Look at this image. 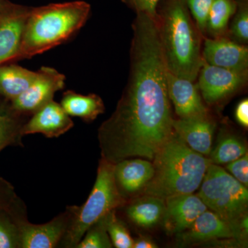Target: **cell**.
I'll return each instance as SVG.
<instances>
[{
    "label": "cell",
    "instance_id": "14",
    "mask_svg": "<svg viewBox=\"0 0 248 248\" xmlns=\"http://www.w3.org/2000/svg\"><path fill=\"white\" fill-rule=\"evenodd\" d=\"M31 117L23 126L24 136L40 133L47 138H59L74 126L71 117L53 100Z\"/></svg>",
    "mask_w": 248,
    "mask_h": 248
},
{
    "label": "cell",
    "instance_id": "18",
    "mask_svg": "<svg viewBox=\"0 0 248 248\" xmlns=\"http://www.w3.org/2000/svg\"><path fill=\"white\" fill-rule=\"evenodd\" d=\"M27 218L22 200L10 208L0 209V248H22L20 222Z\"/></svg>",
    "mask_w": 248,
    "mask_h": 248
},
{
    "label": "cell",
    "instance_id": "3",
    "mask_svg": "<svg viewBox=\"0 0 248 248\" xmlns=\"http://www.w3.org/2000/svg\"><path fill=\"white\" fill-rule=\"evenodd\" d=\"M153 161L154 174L142 190L145 195L164 200L193 193L212 164L211 160L191 149L174 131Z\"/></svg>",
    "mask_w": 248,
    "mask_h": 248
},
{
    "label": "cell",
    "instance_id": "2",
    "mask_svg": "<svg viewBox=\"0 0 248 248\" xmlns=\"http://www.w3.org/2000/svg\"><path fill=\"white\" fill-rule=\"evenodd\" d=\"M160 42L168 71L195 81L203 60L202 36L186 0H165L157 10Z\"/></svg>",
    "mask_w": 248,
    "mask_h": 248
},
{
    "label": "cell",
    "instance_id": "26",
    "mask_svg": "<svg viewBox=\"0 0 248 248\" xmlns=\"http://www.w3.org/2000/svg\"><path fill=\"white\" fill-rule=\"evenodd\" d=\"M234 18L228 28V37L232 40L247 45L248 42V0H237Z\"/></svg>",
    "mask_w": 248,
    "mask_h": 248
},
{
    "label": "cell",
    "instance_id": "32",
    "mask_svg": "<svg viewBox=\"0 0 248 248\" xmlns=\"http://www.w3.org/2000/svg\"><path fill=\"white\" fill-rule=\"evenodd\" d=\"M235 117L238 123L245 128L248 127V100L243 99L238 104L235 110Z\"/></svg>",
    "mask_w": 248,
    "mask_h": 248
},
{
    "label": "cell",
    "instance_id": "12",
    "mask_svg": "<svg viewBox=\"0 0 248 248\" xmlns=\"http://www.w3.org/2000/svg\"><path fill=\"white\" fill-rule=\"evenodd\" d=\"M162 221L170 234H179L190 228L197 218L208 210L198 195L193 193L172 196L165 200Z\"/></svg>",
    "mask_w": 248,
    "mask_h": 248
},
{
    "label": "cell",
    "instance_id": "17",
    "mask_svg": "<svg viewBox=\"0 0 248 248\" xmlns=\"http://www.w3.org/2000/svg\"><path fill=\"white\" fill-rule=\"evenodd\" d=\"M30 11L16 6L0 15V63L17 59Z\"/></svg>",
    "mask_w": 248,
    "mask_h": 248
},
{
    "label": "cell",
    "instance_id": "20",
    "mask_svg": "<svg viewBox=\"0 0 248 248\" xmlns=\"http://www.w3.org/2000/svg\"><path fill=\"white\" fill-rule=\"evenodd\" d=\"M60 105L70 117H79L86 122L96 120L105 110L104 102L97 94L84 95L73 91L63 93Z\"/></svg>",
    "mask_w": 248,
    "mask_h": 248
},
{
    "label": "cell",
    "instance_id": "21",
    "mask_svg": "<svg viewBox=\"0 0 248 248\" xmlns=\"http://www.w3.org/2000/svg\"><path fill=\"white\" fill-rule=\"evenodd\" d=\"M166 210L163 199L145 195L134 200L125 208V215L135 224L143 228H151L162 221Z\"/></svg>",
    "mask_w": 248,
    "mask_h": 248
},
{
    "label": "cell",
    "instance_id": "1",
    "mask_svg": "<svg viewBox=\"0 0 248 248\" xmlns=\"http://www.w3.org/2000/svg\"><path fill=\"white\" fill-rule=\"evenodd\" d=\"M130 71L115 112L98 130L102 159L153 161L173 132L167 68L156 21L142 13L133 24Z\"/></svg>",
    "mask_w": 248,
    "mask_h": 248
},
{
    "label": "cell",
    "instance_id": "31",
    "mask_svg": "<svg viewBox=\"0 0 248 248\" xmlns=\"http://www.w3.org/2000/svg\"><path fill=\"white\" fill-rule=\"evenodd\" d=\"M161 0H125L135 9L137 14L142 13L149 16L156 21L157 10Z\"/></svg>",
    "mask_w": 248,
    "mask_h": 248
},
{
    "label": "cell",
    "instance_id": "33",
    "mask_svg": "<svg viewBox=\"0 0 248 248\" xmlns=\"http://www.w3.org/2000/svg\"><path fill=\"white\" fill-rule=\"evenodd\" d=\"M157 246L153 242V240L146 236H140L134 239L133 248H156Z\"/></svg>",
    "mask_w": 248,
    "mask_h": 248
},
{
    "label": "cell",
    "instance_id": "29",
    "mask_svg": "<svg viewBox=\"0 0 248 248\" xmlns=\"http://www.w3.org/2000/svg\"><path fill=\"white\" fill-rule=\"evenodd\" d=\"M226 169L241 184L248 186V155L246 153L239 159L227 164Z\"/></svg>",
    "mask_w": 248,
    "mask_h": 248
},
{
    "label": "cell",
    "instance_id": "10",
    "mask_svg": "<svg viewBox=\"0 0 248 248\" xmlns=\"http://www.w3.org/2000/svg\"><path fill=\"white\" fill-rule=\"evenodd\" d=\"M76 205L68 206L53 219L43 224H34L27 218L20 222L22 248H59L71 225Z\"/></svg>",
    "mask_w": 248,
    "mask_h": 248
},
{
    "label": "cell",
    "instance_id": "5",
    "mask_svg": "<svg viewBox=\"0 0 248 248\" xmlns=\"http://www.w3.org/2000/svg\"><path fill=\"white\" fill-rule=\"evenodd\" d=\"M125 202L116 186L114 164L101 158L92 190L82 205H76L71 225L59 248H76L90 227Z\"/></svg>",
    "mask_w": 248,
    "mask_h": 248
},
{
    "label": "cell",
    "instance_id": "19",
    "mask_svg": "<svg viewBox=\"0 0 248 248\" xmlns=\"http://www.w3.org/2000/svg\"><path fill=\"white\" fill-rule=\"evenodd\" d=\"M28 117L14 110L11 101H0V153L9 146H24L22 128Z\"/></svg>",
    "mask_w": 248,
    "mask_h": 248
},
{
    "label": "cell",
    "instance_id": "11",
    "mask_svg": "<svg viewBox=\"0 0 248 248\" xmlns=\"http://www.w3.org/2000/svg\"><path fill=\"white\" fill-rule=\"evenodd\" d=\"M203 61L212 66L237 72H248V48L228 37H204Z\"/></svg>",
    "mask_w": 248,
    "mask_h": 248
},
{
    "label": "cell",
    "instance_id": "9",
    "mask_svg": "<svg viewBox=\"0 0 248 248\" xmlns=\"http://www.w3.org/2000/svg\"><path fill=\"white\" fill-rule=\"evenodd\" d=\"M197 78V85L204 101L208 105H213L246 86L248 72L231 71L203 61Z\"/></svg>",
    "mask_w": 248,
    "mask_h": 248
},
{
    "label": "cell",
    "instance_id": "15",
    "mask_svg": "<svg viewBox=\"0 0 248 248\" xmlns=\"http://www.w3.org/2000/svg\"><path fill=\"white\" fill-rule=\"evenodd\" d=\"M167 88L170 101L172 102L179 118L208 113L195 81L167 71Z\"/></svg>",
    "mask_w": 248,
    "mask_h": 248
},
{
    "label": "cell",
    "instance_id": "28",
    "mask_svg": "<svg viewBox=\"0 0 248 248\" xmlns=\"http://www.w3.org/2000/svg\"><path fill=\"white\" fill-rule=\"evenodd\" d=\"M213 2L214 0H186L187 9L192 14L196 25L203 37H205L209 13Z\"/></svg>",
    "mask_w": 248,
    "mask_h": 248
},
{
    "label": "cell",
    "instance_id": "30",
    "mask_svg": "<svg viewBox=\"0 0 248 248\" xmlns=\"http://www.w3.org/2000/svg\"><path fill=\"white\" fill-rule=\"evenodd\" d=\"M19 200L12 184L0 177V209L11 208Z\"/></svg>",
    "mask_w": 248,
    "mask_h": 248
},
{
    "label": "cell",
    "instance_id": "16",
    "mask_svg": "<svg viewBox=\"0 0 248 248\" xmlns=\"http://www.w3.org/2000/svg\"><path fill=\"white\" fill-rule=\"evenodd\" d=\"M153 174V163L143 158H129L114 164L116 186L125 201L143 190Z\"/></svg>",
    "mask_w": 248,
    "mask_h": 248
},
{
    "label": "cell",
    "instance_id": "24",
    "mask_svg": "<svg viewBox=\"0 0 248 248\" xmlns=\"http://www.w3.org/2000/svg\"><path fill=\"white\" fill-rule=\"evenodd\" d=\"M246 145L234 135L222 137L215 148L210 153V159L216 165L228 164L247 153Z\"/></svg>",
    "mask_w": 248,
    "mask_h": 248
},
{
    "label": "cell",
    "instance_id": "8",
    "mask_svg": "<svg viewBox=\"0 0 248 248\" xmlns=\"http://www.w3.org/2000/svg\"><path fill=\"white\" fill-rule=\"evenodd\" d=\"M65 80V76L55 68L42 67L31 86L11 101V106L19 113L30 117L53 100L55 93L64 88Z\"/></svg>",
    "mask_w": 248,
    "mask_h": 248
},
{
    "label": "cell",
    "instance_id": "23",
    "mask_svg": "<svg viewBox=\"0 0 248 248\" xmlns=\"http://www.w3.org/2000/svg\"><path fill=\"white\" fill-rule=\"evenodd\" d=\"M236 7V0H214L208 15L205 37H228L230 19L234 16Z\"/></svg>",
    "mask_w": 248,
    "mask_h": 248
},
{
    "label": "cell",
    "instance_id": "34",
    "mask_svg": "<svg viewBox=\"0 0 248 248\" xmlns=\"http://www.w3.org/2000/svg\"><path fill=\"white\" fill-rule=\"evenodd\" d=\"M2 5H1V2H0V13H1V11H2Z\"/></svg>",
    "mask_w": 248,
    "mask_h": 248
},
{
    "label": "cell",
    "instance_id": "27",
    "mask_svg": "<svg viewBox=\"0 0 248 248\" xmlns=\"http://www.w3.org/2000/svg\"><path fill=\"white\" fill-rule=\"evenodd\" d=\"M105 217L95 222L86 231L76 248H111L113 247L106 226Z\"/></svg>",
    "mask_w": 248,
    "mask_h": 248
},
{
    "label": "cell",
    "instance_id": "13",
    "mask_svg": "<svg viewBox=\"0 0 248 248\" xmlns=\"http://www.w3.org/2000/svg\"><path fill=\"white\" fill-rule=\"evenodd\" d=\"M215 126L209 113L172 121L173 131L191 149L203 156L211 153Z\"/></svg>",
    "mask_w": 248,
    "mask_h": 248
},
{
    "label": "cell",
    "instance_id": "7",
    "mask_svg": "<svg viewBox=\"0 0 248 248\" xmlns=\"http://www.w3.org/2000/svg\"><path fill=\"white\" fill-rule=\"evenodd\" d=\"M184 244H202L223 239L247 241L248 215L236 220H226L207 210L190 228L179 233Z\"/></svg>",
    "mask_w": 248,
    "mask_h": 248
},
{
    "label": "cell",
    "instance_id": "22",
    "mask_svg": "<svg viewBox=\"0 0 248 248\" xmlns=\"http://www.w3.org/2000/svg\"><path fill=\"white\" fill-rule=\"evenodd\" d=\"M37 71H29L17 65L0 68V95L12 101L31 86L37 77Z\"/></svg>",
    "mask_w": 248,
    "mask_h": 248
},
{
    "label": "cell",
    "instance_id": "25",
    "mask_svg": "<svg viewBox=\"0 0 248 248\" xmlns=\"http://www.w3.org/2000/svg\"><path fill=\"white\" fill-rule=\"evenodd\" d=\"M116 210L106 215V226L113 247L133 248L134 239L123 221L117 217Z\"/></svg>",
    "mask_w": 248,
    "mask_h": 248
},
{
    "label": "cell",
    "instance_id": "6",
    "mask_svg": "<svg viewBox=\"0 0 248 248\" xmlns=\"http://www.w3.org/2000/svg\"><path fill=\"white\" fill-rule=\"evenodd\" d=\"M197 195L224 219L236 220L248 215V187L218 165L209 166Z\"/></svg>",
    "mask_w": 248,
    "mask_h": 248
},
{
    "label": "cell",
    "instance_id": "4",
    "mask_svg": "<svg viewBox=\"0 0 248 248\" xmlns=\"http://www.w3.org/2000/svg\"><path fill=\"white\" fill-rule=\"evenodd\" d=\"M90 11L84 1L31 9L17 59L32 58L69 40L84 25Z\"/></svg>",
    "mask_w": 248,
    "mask_h": 248
}]
</instances>
